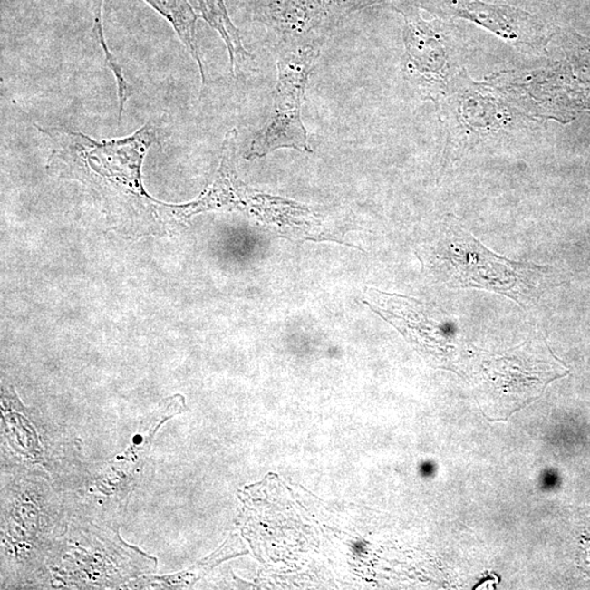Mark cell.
<instances>
[{
    "label": "cell",
    "instance_id": "5b68a950",
    "mask_svg": "<svg viewBox=\"0 0 590 590\" xmlns=\"http://www.w3.org/2000/svg\"><path fill=\"white\" fill-rule=\"evenodd\" d=\"M145 2L172 24L179 40L198 65L204 89L207 82L205 66L196 37L198 15L194 12L188 0H145Z\"/></svg>",
    "mask_w": 590,
    "mask_h": 590
},
{
    "label": "cell",
    "instance_id": "3957f363",
    "mask_svg": "<svg viewBox=\"0 0 590 590\" xmlns=\"http://www.w3.org/2000/svg\"><path fill=\"white\" fill-rule=\"evenodd\" d=\"M320 54V47L308 45L294 47L279 58L273 109L263 129L253 138L244 156L247 160L264 158L285 148L313 152L301 119V109L308 77Z\"/></svg>",
    "mask_w": 590,
    "mask_h": 590
},
{
    "label": "cell",
    "instance_id": "8992f818",
    "mask_svg": "<svg viewBox=\"0 0 590 590\" xmlns=\"http://www.w3.org/2000/svg\"><path fill=\"white\" fill-rule=\"evenodd\" d=\"M197 4L201 18L225 41L230 56L231 72L236 76L237 68L247 66L254 62V57L244 47L240 32L228 17L225 0H197Z\"/></svg>",
    "mask_w": 590,
    "mask_h": 590
},
{
    "label": "cell",
    "instance_id": "52a82bcc",
    "mask_svg": "<svg viewBox=\"0 0 590 590\" xmlns=\"http://www.w3.org/2000/svg\"><path fill=\"white\" fill-rule=\"evenodd\" d=\"M103 2L104 0H92V4H93L92 10H93V17H94L93 32L95 36H97L99 44L101 45V49H102L104 52L106 63H108L109 68L111 69V73H114L116 79L117 89H119V101H120L119 121H121V117H123L127 101H129V99L131 97L132 93L134 92H132V89L130 86V83L127 82L123 71H121L119 63H117L114 56L111 55L108 44H106L104 32H103V14H102Z\"/></svg>",
    "mask_w": 590,
    "mask_h": 590
},
{
    "label": "cell",
    "instance_id": "6da1fadb",
    "mask_svg": "<svg viewBox=\"0 0 590 590\" xmlns=\"http://www.w3.org/2000/svg\"><path fill=\"white\" fill-rule=\"evenodd\" d=\"M440 246L445 283L451 288H477L496 292L524 305L537 290L542 268L513 262L488 251L464 227L451 222Z\"/></svg>",
    "mask_w": 590,
    "mask_h": 590
},
{
    "label": "cell",
    "instance_id": "277c9868",
    "mask_svg": "<svg viewBox=\"0 0 590 590\" xmlns=\"http://www.w3.org/2000/svg\"><path fill=\"white\" fill-rule=\"evenodd\" d=\"M430 6L446 14L470 19L499 36L513 42L533 44L538 24L533 15L507 6H493L480 0H429Z\"/></svg>",
    "mask_w": 590,
    "mask_h": 590
},
{
    "label": "cell",
    "instance_id": "7a4b0ae2",
    "mask_svg": "<svg viewBox=\"0 0 590 590\" xmlns=\"http://www.w3.org/2000/svg\"><path fill=\"white\" fill-rule=\"evenodd\" d=\"M36 129L54 143L52 160L67 167L92 169L111 183L141 191L140 166L148 149L159 142L160 129L149 121L134 134L121 140H95L82 132L61 127Z\"/></svg>",
    "mask_w": 590,
    "mask_h": 590
}]
</instances>
